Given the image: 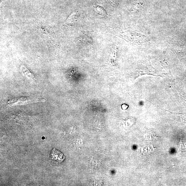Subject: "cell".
<instances>
[{
    "mask_svg": "<svg viewBox=\"0 0 186 186\" xmlns=\"http://www.w3.org/2000/svg\"><path fill=\"white\" fill-rule=\"evenodd\" d=\"M45 98H32L28 97H20L15 98L9 100L8 104L9 106H16L31 103L34 102H45Z\"/></svg>",
    "mask_w": 186,
    "mask_h": 186,
    "instance_id": "1",
    "label": "cell"
},
{
    "mask_svg": "<svg viewBox=\"0 0 186 186\" xmlns=\"http://www.w3.org/2000/svg\"><path fill=\"white\" fill-rule=\"evenodd\" d=\"M112 6H115L117 5V1L116 0H106Z\"/></svg>",
    "mask_w": 186,
    "mask_h": 186,
    "instance_id": "6",
    "label": "cell"
},
{
    "mask_svg": "<svg viewBox=\"0 0 186 186\" xmlns=\"http://www.w3.org/2000/svg\"><path fill=\"white\" fill-rule=\"evenodd\" d=\"M21 69L24 76L26 77L32 83H34L35 82V78L34 75L28 71L25 66H21Z\"/></svg>",
    "mask_w": 186,
    "mask_h": 186,
    "instance_id": "3",
    "label": "cell"
},
{
    "mask_svg": "<svg viewBox=\"0 0 186 186\" xmlns=\"http://www.w3.org/2000/svg\"><path fill=\"white\" fill-rule=\"evenodd\" d=\"M51 158L54 160L61 162L64 159L63 153L57 149H53L50 154Z\"/></svg>",
    "mask_w": 186,
    "mask_h": 186,
    "instance_id": "2",
    "label": "cell"
},
{
    "mask_svg": "<svg viewBox=\"0 0 186 186\" xmlns=\"http://www.w3.org/2000/svg\"><path fill=\"white\" fill-rule=\"evenodd\" d=\"M77 13L76 12H74L72 13L70 15L67 20V22L68 23H74L77 21L76 19L75 18V16H76Z\"/></svg>",
    "mask_w": 186,
    "mask_h": 186,
    "instance_id": "5",
    "label": "cell"
},
{
    "mask_svg": "<svg viewBox=\"0 0 186 186\" xmlns=\"http://www.w3.org/2000/svg\"><path fill=\"white\" fill-rule=\"evenodd\" d=\"M95 9L97 13L102 16H104L107 15L106 10L102 7L99 6H96L95 7Z\"/></svg>",
    "mask_w": 186,
    "mask_h": 186,
    "instance_id": "4",
    "label": "cell"
}]
</instances>
